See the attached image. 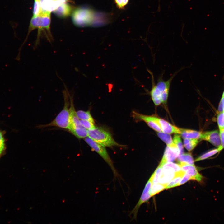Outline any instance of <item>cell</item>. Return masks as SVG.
Instances as JSON below:
<instances>
[{
    "mask_svg": "<svg viewBox=\"0 0 224 224\" xmlns=\"http://www.w3.org/2000/svg\"><path fill=\"white\" fill-rule=\"evenodd\" d=\"M181 69L175 72L167 80H163V74L161 75L158 79L156 84L155 83L153 73L150 71H148L152 78V88L150 94L152 100L155 105L158 106L162 103L165 104L166 103L171 82L175 76Z\"/></svg>",
    "mask_w": 224,
    "mask_h": 224,
    "instance_id": "obj_1",
    "label": "cell"
},
{
    "mask_svg": "<svg viewBox=\"0 0 224 224\" xmlns=\"http://www.w3.org/2000/svg\"><path fill=\"white\" fill-rule=\"evenodd\" d=\"M63 93L64 102L63 109L51 122L47 124L38 125L37 128H42L55 127L69 130L70 124L69 93L67 91H64Z\"/></svg>",
    "mask_w": 224,
    "mask_h": 224,
    "instance_id": "obj_2",
    "label": "cell"
},
{
    "mask_svg": "<svg viewBox=\"0 0 224 224\" xmlns=\"http://www.w3.org/2000/svg\"><path fill=\"white\" fill-rule=\"evenodd\" d=\"M98 14L93 10L87 7H81L75 9L72 12V19L74 24L79 27L97 25V18L104 15Z\"/></svg>",
    "mask_w": 224,
    "mask_h": 224,
    "instance_id": "obj_3",
    "label": "cell"
},
{
    "mask_svg": "<svg viewBox=\"0 0 224 224\" xmlns=\"http://www.w3.org/2000/svg\"><path fill=\"white\" fill-rule=\"evenodd\" d=\"M87 134L93 141L104 147L122 146L114 140L109 132L101 127L87 130Z\"/></svg>",
    "mask_w": 224,
    "mask_h": 224,
    "instance_id": "obj_4",
    "label": "cell"
},
{
    "mask_svg": "<svg viewBox=\"0 0 224 224\" xmlns=\"http://www.w3.org/2000/svg\"><path fill=\"white\" fill-rule=\"evenodd\" d=\"M69 97L70 101L69 110L70 124L68 131L79 139L84 138L88 136L87 130L81 124L80 119L77 117L74 106L73 97L72 96Z\"/></svg>",
    "mask_w": 224,
    "mask_h": 224,
    "instance_id": "obj_5",
    "label": "cell"
},
{
    "mask_svg": "<svg viewBox=\"0 0 224 224\" xmlns=\"http://www.w3.org/2000/svg\"><path fill=\"white\" fill-rule=\"evenodd\" d=\"M84 139L91 149L97 152L108 164L112 170L114 177H119V175L105 147L96 142L88 136L84 138Z\"/></svg>",
    "mask_w": 224,
    "mask_h": 224,
    "instance_id": "obj_6",
    "label": "cell"
},
{
    "mask_svg": "<svg viewBox=\"0 0 224 224\" xmlns=\"http://www.w3.org/2000/svg\"><path fill=\"white\" fill-rule=\"evenodd\" d=\"M50 15V12H41L39 16L32 17L30 21L28 33L36 29L40 30H45L49 33Z\"/></svg>",
    "mask_w": 224,
    "mask_h": 224,
    "instance_id": "obj_7",
    "label": "cell"
},
{
    "mask_svg": "<svg viewBox=\"0 0 224 224\" xmlns=\"http://www.w3.org/2000/svg\"><path fill=\"white\" fill-rule=\"evenodd\" d=\"M147 116L149 119L154 122L159 126L162 132L169 134H180V128L171 124L164 119L154 116Z\"/></svg>",
    "mask_w": 224,
    "mask_h": 224,
    "instance_id": "obj_8",
    "label": "cell"
},
{
    "mask_svg": "<svg viewBox=\"0 0 224 224\" xmlns=\"http://www.w3.org/2000/svg\"><path fill=\"white\" fill-rule=\"evenodd\" d=\"M180 155L179 150L174 143L171 145L167 146L159 165L162 167L165 163L173 161Z\"/></svg>",
    "mask_w": 224,
    "mask_h": 224,
    "instance_id": "obj_9",
    "label": "cell"
},
{
    "mask_svg": "<svg viewBox=\"0 0 224 224\" xmlns=\"http://www.w3.org/2000/svg\"><path fill=\"white\" fill-rule=\"evenodd\" d=\"M200 139L207 141L214 146L222 150L219 132L217 130L202 133Z\"/></svg>",
    "mask_w": 224,
    "mask_h": 224,
    "instance_id": "obj_10",
    "label": "cell"
},
{
    "mask_svg": "<svg viewBox=\"0 0 224 224\" xmlns=\"http://www.w3.org/2000/svg\"><path fill=\"white\" fill-rule=\"evenodd\" d=\"M181 170L189 175L191 177V180H195L198 182H201L203 176L198 172L194 165H191L185 163L179 164Z\"/></svg>",
    "mask_w": 224,
    "mask_h": 224,
    "instance_id": "obj_11",
    "label": "cell"
},
{
    "mask_svg": "<svg viewBox=\"0 0 224 224\" xmlns=\"http://www.w3.org/2000/svg\"><path fill=\"white\" fill-rule=\"evenodd\" d=\"M41 12H51L56 10L62 3L59 0H40Z\"/></svg>",
    "mask_w": 224,
    "mask_h": 224,
    "instance_id": "obj_12",
    "label": "cell"
},
{
    "mask_svg": "<svg viewBox=\"0 0 224 224\" xmlns=\"http://www.w3.org/2000/svg\"><path fill=\"white\" fill-rule=\"evenodd\" d=\"M132 116L134 119L144 121L151 128L157 132H162L159 126L154 122L148 118L147 115H144L135 111H133Z\"/></svg>",
    "mask_w": 224,
    "mask_h": 224,
    "instance_id": "obj_13",
    "label": "cell"
},
{
    "mask_svg": "<svg viewBox=\"0 0 224 224\" xmlns=\"http://www.w3.org/2000/svg\"><path fill=\"white\" fill-rule=\"evenodd\" d=\"M72 11V8L71 6L65 2L61 4L53 12L58 17L64 18L69 16Z\"/></svg>",
    "mask_w": 224,
    "mask_h": 224,
    "instance_id": "obj_14",
    "label": "cell"
},
{
    "mask_svg": "<svg viewBox=\"0 0 224 224\" xmlns=\"http://www.w3.org/2000/svg\"><path fill=\"white\" fill-rule=\"evenodd\" d=\"M180 135L184 138L200 139L202 132L196 130L180 128Z\"/></svg>",
    "mask_w": 224,
    "mask_h": 224,
    "instance_id": "obj_15",
    "label": "cell"
},
{
    "mask_svg": "<svg viewBox=\"0 0 224 224\" xmlns=\"http://www.w3.org/2000/svg\"><path fill=\"white\" fill-rule=\"evenodd\" d=\"M185 173V172L182 170L176 172L174 177L166 184L165 189L177 186L178 183Z\"/></svg>",
    "mask_w": 224,
    "mask_h": 224,
    "instance_id": "obj_16",
    "label": "cell"
},
{
    "mask_svg": "<svg viewBox=\"0 0 224 224\" xmlns=\"http://www.w3.org/2000/svg\"><path fill=\"white\" fill-rule=\"evenodd\" d=\"M177 161L180 164L185 163L191 165H194V161L191 153H183L179 155L177 158Z\"/></svg>",
    "mask_w": 224,
    "mask_h": 224,
    "instance_id": "obj_17",
    "label": "cell"
},
{
    "mask_svg": "<svg viewBox=\"0 0 224 224\" xmlns=\"http://www.w3.org/2000/svg\"><path fill=\"white\" fill-rule=\"evenodd\" d=\"M199 139L192 138H184L183 144L185 148L188 151L192 150L199 143Z\"/></svg>",
    "mask_w": 224,
    "mask_h": 224,
    "instance_id": "obj_18",
    "label": "cell"
},
{
    "mask_svg": "<svg viewBox=\"0 0 224 224\" xmlns=\"http://www.w3.org/2000/svg\"><path fill=\"white\" fill-rule=\"evenodd\" d=\"M77 115L80 120L91 121L95 124V121L90 113V111L79 110L76 111Z\"/></svg>",
    "mask_w": 224,
    "mask_h": 224,
    "instance_id": "obj_19",
    "label": "cell"
},
{
    "mask_svg": "<svg viewBox=\"0 0 224 224\" xmlns=\"http://www.w3.org/2000/svg\"><path fill=\"white\" fill-rule=\"evenodd\" d=\"M221 151L220 149L218 148L210 150L198 157L195 159L194 161H197L207 159L217 154Z\"/></svg>",
    "mask_w": 224,
    "mask_h": 224,
    "instance_id": "obj_20",
    "label": "cell"
},
{
    "mask_svg": "<svg viewBox=\"0 0 224 224\" xmlns=\"http://www.w3.org/2000/svg\"><path fill=\"white\" fill-rule=\"evenodd\" d=\"M157 134L159 137L166 144L167 146H170L174 143L170 134L162 132H157Z\"/></svg>",
    "mask_w": 224,
    "mask_h": 224,
    "instance_id": "obj_21",
    "label": "cell"
},
{
    "mask_svg": "<svg viewBox=\"0 0 224 224\" xmlns=\"http://www.w3.org/2000/svg\"><path fill=\"white\" fill-rule=\"evenodd\" d=\"M175 173L168 172L162 173L159 181L160 183L166 185L174 177Z\"/></svg>",
    "mask_w": 224,
    "mask_h": 224,
    "instance_id": "obj_22",
    "label": "cell"
},
{
    "mask_svg": "<svg viewBox=\"0 0 224 224\" xmlns=\"http://www.w3.org/2000/svg\"><path fill=\"white\" fill-rule=\"evenodd\" d=\"M166 185L161 184H152L150 190L151 197L165 189Z\"/></svg>",
    "mask_w": 224,
    "mask_h": 224,
    "instance_id": "obj_23",
    "label": "cell"
},
{
    "mask_svg": "<svg viewBox=\"0 0 224 224\" xmlns=\"http://www.w3.org/2000/svg\"><path fill=\"white\" fill-rule=\"evenodd\" d=\"M179 134H175L173 140L174 143L179 149L180 155L184 153V148L180 136Z\"/></svg>",
    "mask_w": 224,
    "mask_h": 224,
    "instance_id": "obj_24",
    "label": "cell"
},
{
    "mask_svg": "<svg viewBox=\"0 0 224 224\" xmlns=\"http://www.w3.org/2000/svg\"><path fill=\"white\" fill-rule=\"evenodd\" d=\"M162 174V167L159 165L157 168L152 174V184H157L159 181Z\"/></svg>",
    "mask_w": 224,
    "mask_h": 224,
    "instance_id": "obj_25",
    "label": "cell"
},
{
    "mask_svg": "<svg viewBox=\"0 0 224 224\" xmlns=\"http://www.w3.org/2000/svg\"><path fill=\"white\" fill-rule=\"evenodd\" d=\"M4 134L5 132L0 129V157L5 153L6 148Z\"/></svg>",
    "mask_w": 224,
    "mask_h": 224,
    "instance_id": "obj_26",
    "label": "cell"
},
{
    "mask_svg": "<svg viewBox=\"0 0 224 224\" xmlns=\"http://www.w3.org/2000/svg\"><path fill=\"white\" fill-rule=\"evenodd\" d=\"M33 17L39 16L41 12L40 0H34Z\"/></svg>",
    "mask_w": 224,
    "mask_h": 224,
    "instance_id": "obj_27",
    "label": "cell"
},
{
    "mask_svg": "<svg viewBox=\"0 0 224 224\" xmlns=\"http://www.w3.org/2000/svg\"><path fill=\"white\" fill-rule=\"evenodd\" d=\"M217 121L219 129L224 128V111L219 112L218 114Z\"/></svg>",
    "mask_w": 224,
    "mask_h": 224,
    "instance_id": "obj_28",
    "label": "cell"
},
{
    "mask_svg": "<svg viewBox=\"0 0 224 224\" xmlns=\"http://www.w3.org/2000/svg\"><path fill=\"white\" fill-rule=\"evenodd\" d=\"M168 166L174 169L175 172H180L182 170L180 166L174 163L171 162H167L165 163L162 166V167Z\"/></svg>",
    "mask_w": 224,
    "mask_h": 224,
    "instance_id": "obj_29",
    "label": "cell"
},
{
    "mask_svg": "<svg viewBox=\"0 0 224 224\" xmlns=\"http://www.w3.org/2000/svg\"><path fill=\"white\" fill-rule=\"evenodd\" d=\"M80 121L82 126L87 130L91 129L96 127L95 124L91 121L83 120H80Z\"/></svg>",
    "mask_w": 224,
    "mask_h": 224,
    "instance_id": "obj_30",
    "label": "cell"
},
{
    "mask_svg": "<svg viewBox=\"0 0 224 224\" xmlns=\"http://www.w3.org/2000/svg\"><path fill=\"white\" fill-rule=\"evenodd\" d=\"M117 7L120 9H122L127 5L129 0H114Z\"/></svg>",
    "mask_w": 224,
    "mask_h": 224,
    "instance_id": "obj_31",
    "label": "cell"
},
{
    "mask_svg": "<svg viewBox=\"0 0 224 224\" xmlns=\"http://www.w3.org/2000/svg\"><path fill=\"white\" fill-rule=\"evenodd\" d=\"M190 180H191V177L189 175L185 173L178 183L177 186L183 184Z\"/></svg>",
    "mask_w": 224,
    "mask_h": 224,
    "instance_id": "obj_32",
    "label": "cell"
},
{
    "mask_svg": "<svg viewBox=\"0 0 224 224\" xmlns=\"http://www.w3.org/2000/svg\"><path fill=\"white\" fill-rule=\"evenodd\" d=\"M219 134L222 149L224 148V128L219 129Z\"/></svg>",
    "mask_w": 224,
    "mask_h": 224,
    "instance_id": "obj_33",
    "label": "cell"
},
{
    "mask_svg": "<svg viewBox=\"0 0 224 224\" xmlns=\"http://www.w3.org/2000/svg\"><path fill=\"white\" fill-rule=\"evenodd\" d=\"M218 111L219 112L224 111V96H222L219 104Z\"/></svg>",
    "mask_w": 224,
    "mask_h": 224,
    "instance_id": "obj_34",
    "label": "cell"
},
{
    "mask_svg": "<svg viewBox=\"0 0 224 224\" xmlns=\"http://www.w3.org/2000/svg\"><path fill=\"white\" fill-rule=\"evenodd\" d=\"M59 0L62 3L66 2L68 1V0Z\"/></svg>",
    "mask_w": 224,
    "mask_h": 224,
    "instance_id": "obj_35",
    "label": "cell"
},
{
    "mask_svg": "<svg viewBox=\"0 0 224 224\" xmlns=\"http://www.w3.org/2000/svg\"><path fill=\"white\" fill-rule=\"evenodd\" d=\"M222 96H224V91H223V94H222Z\"/></svg>",
    "mask_w": 224,
    "mask_h": 224,
    "instance_id": "obj_36",
    "label": "cell"
}]
</instances>
